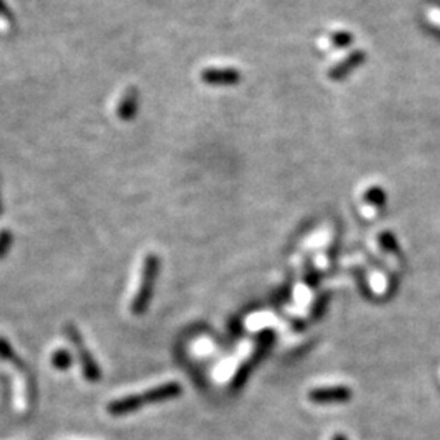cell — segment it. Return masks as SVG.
Masks as SVG:
<instances>
[{"instance_id": "cell-10", "label": "cell", "mask_w": 440, "mask_h": 440, "mask_svg": "<svg viewBox=\"0 0 440 440\" xmlns=\"http://www.w3.org/2000/svg\"><path fill=\"white\" fill-rule=\"evenodd\" d=\"M0 361L12 362V364H15L18 367L22 365L20 357L17 356L15 349H13V347L10 346V342H8L6 337H0Z\"/></svg>"}, {"instance_id": "cell-17", "label": "cell", "mask_w": 440, "mask_h": 440, "mask_svg": "<svg viewBox=\"0 0 440 440\" xmlns=\"http://www.w3.org/2000/svg\"><path fill=\"white\" fill-rule=\"evenodd\" d=\"M0 214H2V201H0Z\"/></svg>"}, {"instance_id": "cell-5", "label": "cell", "mask_w": 440, "mask_h": 440, "mask_svg": "<svg viewBox=\"0 0 440 440\" xmlns=\"http://www.w3.org/2000/svg\"><path fill=\"white\" fill-rule=\"evenodd\" d=\"M139 100V90L135 89V86H128V89L123 91V95H121L118 105H116V116H118L121 121L132 119L135 113H137Z\"/></svg>"}, {"instance_id": "cell-6", "label": "cell", "mask_w": 440, "mask_h": 440, "mask_svg": "<svg viewBox=\"0 0 440 440\" xmlns=\"http://www.w3.org/2000/svg\"><path fill=\"white\" fill-rule=\"evenodd\" d=\"M313 403H341L351 398V390L344 386H326V388H315L308 393Z\"/></svg>"}, {"instance_id": "cell-3", "label": "cell", "mask_w": 440, "mask_h": 440, "mask_svg": "<svg viewBox=\"0 0 440 440\" xmlns=\"http://www.w3.org/2000/svg\"><path fill=\"white\" fill-rule=\"evenodd\" d=\"M199 77L206 85L212 86H232L241 80V74L235 67H207Z\"/></svg>"}, {"instance_id": "cell-1", "label": "cell", "mask_w": 440, "mask_h": 440, "mask_svg": "<svg viewBox=\"0 0 440 440\" xmlns=\"http://www.w3.org/2000/svg\"><path fill=\"white\" fill-rule=\"evenodd\" d=\"M160 273V258L155 253H149L144 259V268H142V278H140V284L130 303V310L134 315H144L147 312L151 301L153 297V290H155L157 278Z\"/></svg>"}, {"instance_id": "cell-4", "label": "cell", "mask_w": 440, "mask_h": 440, "mask_svg": "<svg viewBox=\"0 0 440 440\" xmlns=\"http://www.w3.org/2000/svg\"><path fill=\"white\" fill-rule=\"evenodd\" d=\"M181 385L176 384V381H168V384L158 385L155 388H151L144 393H139L140 403L144 404H155V403H163V401H170L175 400L181 395Z\"/></svg>"}, {"instance_id": "cell-16", "label": "cell", "mask_w": 440, "mask_h": 440, "mask_svg": "<svg viewBox=\"0 0 440 440\" xmlns=\"http://www.w3.org/2000/svg\"><path fill=\"white\" fill-rule=\"evenodd\" d=\"M333 440H346V439H344V437H342V435H336V437H335V439H333Z\"/></svg>"}, {"instance_id": "cell-8", "label": "cell", "mask_w": 440, "mask_h": 440, "mask_svg": "<svg viewBox=\"0 0 440 440\" xmlns=\"http://www.w3.org/2000/svg\"><path fill=\"white\" fill-rule=\"evenodd\" d=\"M362 61H364V52H354V54L346 57L341 64L333 67V70L330 72V77L331 79H341V77H344L347 72L352 70V67L359 66Z\"/></svg>"}, {"instance_id": "cell-12", "label": "cell", "mask_w": 440, "mask_h": 440, "mask_svg": "<svg viewBox=\"0 0 440 440\" xmlns=\"http://www.w3.org/2000/svg\"><path fill=\"white\" fill-rule=\"evenodd\" d=\"M13 235L10 230H0V259H3L12 248Z\"/></svg>"}, {"instance_id": "cell-15", "label": "cell", "mask_w": 440, "mask_h": 440, "mask_svg": "<svg viewBox=\"0 0 440 440\" xmlns=\"http://www.w3.org/2000/svg\"><path fill=\"white\" fill-rule=\"evenodd\" d=\"M352 41V36L349 35V33H336L335 36H333V45L336 46H347L351 45Z\"/></svg>"}, {"instance_id": "cell-7", "label": "cell", "mask_w": 440, "mask_h": 440, "mask_svg": "<svg viewBox=\"0 0 440 440\" xmlns=\"http://www.w3.org/2000/svg\"><path fill=\"white\" fill-rule=\"evenodd\" d=\"M106 409H108V413L111 416H126L142 409V403H140L139 395H129L124 396V398L111 401Z\"/></svg>"}, {"instance_id": "cell-13", "label": "cell", "mask_w": 440, "mask_h": 440, "mask_svg": "<svg viewBox=\"0 0 440 440\" xmlns=\"http://www.w3.org/2000/svg\"><path fill=\"white\" fill-rule=\"evenodd\" d=\"M367 201H370L372 204H384L385 202V195L384 191L379 190V188H372V190L365 195Z\"/></svg>"}, {"instance_id": "cell-14", "label": "cell", "mask_w": 440, "mask_h": 440, "mask_svg": "<svg viewBox=\"0 0 440 440\" xmlns=\"http://www.w3.org/2000/svg\"><path fill=\"white\" fill-rule=\"evenodd\" d=\"M0 20L12 23L13 22V12L8 8L6 0H0Z\"/></svg>"}, {"instance_id": "cell-9", "label": "cell", "mask_w": 440, "mask_h": 440, "mask_svg": "<svg viewBox=\"0 0 440 440\" xmlns=\"http://www.w3.org/2000/svg\"><path fill=\"white\" fill-rule=\"evenodd\" d=\"M253 367H255V364L251 361H246L240 365V369L235 372L234 379H232V381H230V391L236 393V391H240L241 388H243L246 380H248V377L251 374V370H253Z\"/></svg>"}, {"instance_id": "cell-11", "label": "cell", "mask_w": 440, "mask_h": 440, "mask_svg": "<svg viewBox=\"0 0 440 440\" xmlns=\"http://www.w3.org/2000/svg\"><path fill=\"white\" fill-rule=\"evenodd\" d=\"M51 362H52V365H54L57 370L64 372V370H67L72 365V356H70L69 351L57 349L54 354H52Z\"/></svg>"}, {"instance_id": "cell-2", "label": "cell", "mask_w": 440, "mask_h": 440, "mask_svg": "<svg viewBox=\"0 0 440 440\" xmlns=\"http://www.w3.org/2000/svg\"><path fill=\"white\" fill-rule=\"evenodd\" d=\"M66 333H67V336H69V340L72 341V344H74V347L77 349V354H79V361L82 365V372H84V377L90 381V384H98L103 374H101L100 367L93 359V356H91L90 349H86L85 347L80 331L77 330V326L69 325L67 326Z\"/></svg>"}]
</instances>
